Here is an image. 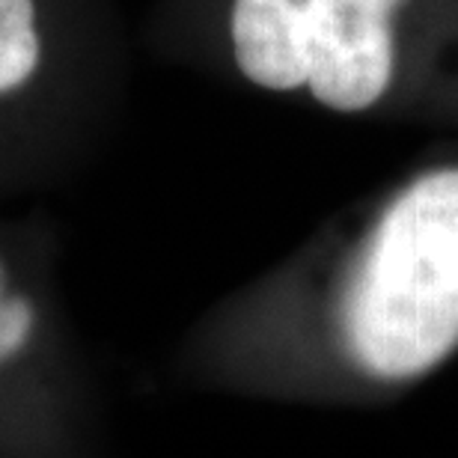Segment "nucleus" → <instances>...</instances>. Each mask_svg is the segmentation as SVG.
I'll list each match as a JSON object with an SVG mask.
<instances>
[{"mask_svg":"<svg viewBox=\"0 0 458 458\" xmlns=\"http://www.w3.org/2000/svg\"><path fill=\"white\" fill-rule=\"evenodd\" d=\"M340 331L357 369L387 384L458 348V167L417 176L378 215L348 274Z\"/></svg>","mask_w":458,"mask_h":458,"instance_id":"1","label":"nucleus"},{"mask_svg":"<svg viewBox=\"0 0 458 458\" xmlns=\"http://www.w3.org/2000/svg\"><path fill=\"white\" fill-rule=\"evenodd\" d=\"M402 0H235L233 51L262 89L307 87L336 114H363L393 81V15Z\"/></svg>","mask_w":458,"mask_h":458,"instance_id":"2","label":"nucleus"},{"mask_svg":"<svg viewBox=\"0 0 458 458\" xmlns=\"http://www.w3.org/2000/svg\"><path fill=\"white\" fill-rule=\"evenodd\" d=\"M39 66L33 0H0V93L18 89Z\"/></svg>","mask_w":458,"mask_h":458,"instance_id":"3","label":"nucleus"},{"mask_svg":"<svg viewBox=\"0 0 458 458\" xmlns=\"http://www.w3.org/2000/svg\"><path fill=\"white\" fill-rule=\"evenodd\" d=\"M33 304L27 298H0V363L15 357L33 334Z\"/></svg>","mask_w":458,"mask_h":458,"instance_id":"4","label":"nucleus"},{"mask_svg":"<svg viewBox=\"0 0 458 458\" xmlns=\"http://www.w3.org/2000/svg\"><path fill=\"white\" fill-rule=\"evenodd\" d=\"M4 286H6V274H4V265H0V298H4Z\"/></svg>","mask_w":458,"mask_h":458,"instance_id":"5","label":"nucleus"}]
</instances>
